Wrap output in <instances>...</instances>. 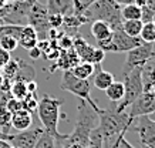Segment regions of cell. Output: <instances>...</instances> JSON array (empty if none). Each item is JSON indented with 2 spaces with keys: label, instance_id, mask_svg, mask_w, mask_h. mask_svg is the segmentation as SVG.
Masks as SVG:
<instances>
[{
  "label": "cell",
  "instance_id": "obj_1",
  "mask_svg": "<svg viewBox=\"0 0 155 148\" xmlns=\"http://www.w3.org/2000/svg\"><path fill=\"white\" fill-rule=\"evenodd\" d=\"M98 130L103 138V148H111L118 143L121 135H125L128 128L131 127L132 120L128 117V113H117L114 110H104L101 108L98 114Z\"/></svg>",
  "mask_w": 155,
  "mask_h": 148
},
{
  "label": "cell",
  "instance_id": "obj_2",
  "mask_svg": "<svg viewBox=\"0 0 155 148\" xmlns=\"http://www.w3.org/2000/svg\"><path fill=\"white\" fill-rule=\"evenodd\" d=\"M97 120H98L97 113L87 103L81 101L78 105V118L74 130L71 134H67L66 138L58 144V148H87L90 134L97 127L95 125Z\"/></svg>",
  "mask_w": 155,
  "mask_h": 148
},
{
  "label": "cell",
  "instance_id": "obj_3",
  "mask_svg": "<svg viewBox=\"0 0 155 148\" xmlns=\"http://www.w3.org/2000/svg\"><path fill=\"white\" fill-rule=\"evenodd\" d=\"M61 105H63V100L54 98L48 94L43 96L37 104V114L43 124V130L54 137L56 144H60L67 137V134H60L57 130V125L60 121Z\"/></svg>",
  "mask_w": 155,
  "mask_h": 148
},
{
  "label": "cell",
  "instance_id": "obj_4",
  "mask_svg": "<svg viewBox=\"0 0 155 148\" xmlns=\"http://www.w3.org/2000/svg\"><path fill=\"white\" fill-rule=\"evenodd\" d=\"M87 21L91 23L94 20H101L111 26V29H118L121 27V6L117 5L114 0H95L94 3L85 9L83 13Z\"/></svg>",
  "mask_w": 155,
  "mask_h": 148
},
{
  "label": "cell",
  "instance_id": "obj_5",
  "mask_svg": "<svg viewBox=\"0 0 155 148\" xmlns=\"http://www.w3.org/2000/svg\"><path fill=\"white\" fill-rule=\"evenodd\" d=\"M61 88L70 91L71 94H74L75 97H78L81 101L87 103L97 114L101 111V107H100V105L93 100V97H91V83H90L88 80H80V78H77V77L73 76L71 71H63Z\"/></svg>",
  "mask_w": 155,
  "mask_h": 148
},
{
  "label": "cell",
  "instance_id": "obj_6",
  "mask_svg": "<svg viewBox=\"0 0 155 148\" xmlns=\"http://www.w3.org/2000/svg\"><path fill=\"white\" fill-rule=\"evenodd\" d=\"M124 77V98L118 103L115 111L117 113H124L128 107L137 100V97L144 91V84H142V68H134L131 71L122 74Z\"/></svg>",
  "mask_w": 155,
  "mask_h": 148
},
{
  "label": "cell",
  "instance_id": "obj_7",
  "mask_svg": "<svg viewBox=\"0 0 155 148\" xmlns=\"http://www.w3.org/2000/svg\"><path fill=\"white\" fill-rule=\"evenodd\" d=\"M27 24L31 26L38 36V40H44L47 38V33L50 27H48V12L47 7L41 3L36 2L27 13Z\"/></svg>",
  "mask_w": 155,
  "mask_h": 148
},
{
  "label": "cell",
  "instance_id": "obj_8",
  "mask_svg": "<svg viewBox=\"0 0 155 148\" xmlns=\"http://www.w3.org/2000/svg\"><path fill=\"white\" fill-rule=\"evenodd\" d=\"M144 43L140 37H131L128 34L124 33V30L121 27L113 30V36H111V40L107 46H104L101 50L104 51H111V53H127L132 48L138 47Z\"/></svg>",
  "mask_w": 155,
  "mask_h": 148
},
{
  "label": "cell",
  "instance_id": "obj_9",
  "mask_svg": "<svg viewBox=\"0 0 155 148\" xmlns=\"http://www.w3.org/2000/svg\"><path fill=\"white\" fill-rule=\"evenodd\" d=\"M151 58V43H142L141 46L127 51V58L124 63L122 74L131 71L134 68H144Z\"/></svg>",
  "mask_w": 155,
  "mask_h": 148
},
{
  "label": "cell",
  "instance_id": "obj_10",
  "mask_svg": "<svg viewBox=\"0 0 155 148\" xmlns=\"http://www.w3.org/2000/svg\"><path fill=\"white\" fill-rule=\"evenodd\" d=\"M131 125H134L132 128L140 137L142 148H155V121L144 115L135 118Z\"/></svg>",
  "mask_w": 155,
  "mask_h": 148
},
{
  "label": "cell",
  "instance_id": "obj_11",
  "mask_svg": "<svg viewBox=\"0 0 155 148\" xmlns=\"http://www.w3.org/2000/svg\"><path fill=\"white\" fill-rule=\"evenodd\" d=\"M155 111V94L152 91H142L137 100L130 105L128 117L134 121L138 117L150 115L151 113Z\"/></svg>",
  "mask_w": 155,
  "mask_h": 148
},
{
  "label": "cell",
  "instance_id": "obj_12",
  "mask_svg": "<svg viewBox=\"0 0 155 148\" xmlns=\"http://www.w3.org/2000/svg\"><path fill=\"white\" fill-rule=\"evenodd\" d=\"M43 133H44L43 128L24 130L17 134H6L5 141L16 148H33Z\"/></svg>",
  "mask_w": 155,
  "mask_h": 148
},
{
  "label": "cell",
  "instance_id": "obj_13",
  "mask_svg": "<svg viewBox=\"0 0 155 148\" xmlns=\"http://www.w3.org/2000/svg\"><path fill=\"white\" fill-rule=\"evenodd\" d=\"M91 34L94 36L95 41H97V47L103 48L104 46L110 43L111 36H113V29L105 21L94 20V21H91Z\"/></svg>",
  "mask_w": 155,
  "mask_h": 148
},
{
  "label": "cell",
  "instance_id": "obj_14",
  "mask_svg": "<svg viewBox=\"0 0 155 148\" xmlns=\"http://www.w3.org/2000/svg\"><path fill=\"white\" fill-rule=\"evenodd\" d=\"M73 48H74L75 54L78 56L80 61L91 63L93 53H94L95 47H93L91 44H88V41H87L83 36H80L78 33L74 34V37H73Z\"/></svg>",
  "mask_w": 155,
  "mask_h": 148
},
{
  "label": "cell",
  "instance_id": "obj_15",
  "mask_svg": "<svg viewBox=\"0 0 155 148\" xmlns=\"http://www.w3.org/2000/svg\"><path fill=\"white\" fill-rule=\"evenodd\" d=\"M80 63V58L75 54L74 48H70V50H61L58 57H57V63L51 67V71H54V68L58 67L63 71H70L73 70L77 64Z\"/></svg>",
  "mask_w": 155,
  "mask_h": 148
},
{
  "label": "cell",
  "instance_id": "obj_16",
  "mask_svg": "<svg viewBox=\"0 0 155 148\" xmlns=\"http://www.w3.org/2000/svg\"><path fill=\"white\" fill-rule=\"evenodd\" d=\"M37 41H38V36L36 33V30L31 26L24 24L23 29H21V33H20V37H19V46H21L26 50H30V48L37 46Z\"/></svg>",
  "mask_w": 155,
  "mask_h": 148
},
{
  "label": "cell",
  "instance_id": "obj_17",
  "mask_svg": "<svg viewBox=\"0 0 155 148\" xmlns=\"http://www.w3.org/2000/svg\"><path fill=\"white\" fill-rule=\"evenodd\" d=\"M33 118H31V113L26 110H19L14 114H12V127L17 131H24L31 127Z\"/></svg>",
  "mask_w": 155,
  "mask_h": 148
},
{
  "label": "cell",
  "instance_id": "obj_18",
  "mask_svg": "<svg viewBox=\"0 0 155 148\" xmlns=\"http://www.w3.org/2000/svg\"><path fill=\"white\" fill-rule=\"evenodd\" d=\"M48 15L58 13L61 16H67L73 13V0H47Z\"/></svg>",
  "mask_w": 155,
  "mask_h": 148
},
{
  "label": "cell",
  "instance_id": "obj_19",
  "mask_svg": "<svg viewBox=\"0 0 155 148\" xmlns=\"http://www.w3.org/2000/svg\"><path fill=\"white\" fill-rule=\"evenodd\" d=\"M114 81H115V78H114L113 73L101 70V67H100V70L97 71L94 80H93V86H94L95 88H98V90L104 91V90H107Z\"/></svg>",
  "mask_w": 155,
  "mask_h": 148
},
{
  "label": "cell",
  "instance_id": "obj_20",
  "mask_svg": "<svg viewBox=\"0 0 155 148\" xmlns=\"http://www.w3.org/2000/svg\"><path fill=\"white\" fill-rule=\"evenodd\" d=\"M36 80V71H34L33 66H30L27 63H24L23 60L19 58V71L16 74L13 81H23V83H28Z\"/></svg>",
  "mask_w": 155,
  "mask_h": 148
},
{
  "label": "cell",
  "instance_id": "obj_21",
  "mask_svg": "<svg viewBox=\"0 0 155 148\" xmlns=\"http://www.w3.org/2000/svg\"><path fill=\"white\" fill-rule=\"evenodd\" d=\"M142 84L144 91H151L155 86V60H150L142 68Z\"/></svg>",
  "mask_w": 155,
  "mask_h": 148
},
{
  "label": "cell",
  "instance_id": "obj_22",
  "mask_svg": "<svg viewBox=\"0 0 155 148\" xmlns=\"http://www.w3.org/2000/svg\"><path fill=\"white\" fill-rule=\"evenodd\" d=\"M73 73V76L77 77V78H80V80H88L90 77L94 74L95 71V66L94 64H91V63H85V61H80L77 66L70 70Z\"/></svg>",
  "mask_w": 155,
  "mask_h": 148
},
{
  "label": "cell",
  "instance_id": "obj_23",
  "mask_svg": "<svg viewBox=\"0 0 155 148\" xmlns=\"http://www.w3.org/2000/svg\"><path fill=\"white\" fill-rule=\"evenodd\" d=\"M84 23H88L84 16H78V15H74V13L63 16V26H64L66 30H68V31H74V34L77 33V29Z\"/></svg>",
  "mask_w": 155,
  "mask_h": 148
},
{
  "label": "cell",
  "instance_id": "obj_24",
  "mask_svg": "<svg viewBox=\"0 0 155 148\" xmlns=\"http://www.w3.org/2000/svg\"><path fill=\"white\" fill-rule=\"evenodd\" d=\"M105 91V96L113 103H120L124 98V84L121 81H114Z\"/></svg>",
  "mask_w": 155,
  "mask_h": 148
},
{
  "label": "cell",
  "instance_id": "obj_25",
  "mask_svg": "<svg viewBox=\"0 0 155 148\" xmlns=\"http://www.w3.org/2000/svg\"><path fill=\"white\" fill-rule=\"evenodd\" d=\"M19 71V58H10L5 66L2 67V73H3V81L13 83L14 77Z\"/></svg>",
  "mask_w": 155,
  "mask_h": 148
},
{
  "label": "cell",
  "instance_id": "obj_26",
  "mask_svg": "<svg viewBox=\"0 0 155 148\" xmlns=\"http://www.w3.org/2000/svg\"><path fill=\"white\" fill-rule=\"evenodd\" d=\"M121 19L124 20H140L141 19V7L135 3L121 6Z\"/></svg>",
  "mask_w": 155,
  "mask_h": 148
},
{
  "label": "cell",
  "instance_id": "obj_27",
  "mask_svg": "<svg viewBox=\"0 0 155 148\" xmlns=\"http://www.w3.org/2000/svg\"><path fill=\"white\" fill-rule=\"evenodd\" d=\"M142 24L144 23L141 20H124L121 24V29L124 30V33L131 36V37H140Z\"/></svg>",
  "mask_w": 155,
  "mask_h": 148
},
{
  "label": "cell",
  "instance_id": "obj_28",
  "mask_svg": "<svg viewBox=\"0 0 155 148\" xmlns=\"http://www.w3.org/2000/svg\"><path fill=\"white\" fill-rule=\"evenodd\" d=\"M6 103L0 104V131L3 134H9L12 128V113L6 108Z\"/></svg>",
  "mask_w": 155,
  "mask_h": 148
},
{
  "label": "cell",
  "instance_id": "obj_29",
  "mask_svg": "<svg viewBox=\"0 0 155 148\" xmlns=\"http://www.w3.org/2000/svg\"><path fill=\"white\" fill-rule=\"evenodd\" d=\"M9 94L10 97H13L16 100H23L24 97L27 96V87H26V83L23 81H13L12 86H10V90H9Z\"/></svg>",
  "mask_w": 155,
  "mask_h": 148
},
{
  "label": "cell",
  "instance_id": "obj_30",
  "mask_svg": "<svg viewBox=\"0 0 155 148\" xmlns=\"http://www.w3.org/2000/svg\"><path fill=\"white\" fill-rule=\"evenodd\" d=\"M140 38L144 43H154L155 41V26L154 23H144L142 24Z\"/></svg>",
  "mask_w": 155,
  "mask_h": 148
},
{
  "label": "cell",
  "instance_id": "obj_31",
  "mask_svg": "<svg viewBox=\"0 0 155 148\" xmlns=\"http://www.w3.org/2000/svg\"><path fill=\"white\" fill-rule=\"evenodd\" d=\"M19 46V41H17V38L12 37V36H7V34H3V36H0V48H3L6 51H14L16 48Z\"/></svg>",
  "mask_w": 155,
  "mask_h": 148
},
{
  "label": "cell",
  "instance_id": "obj_32",
  "mask_svg": "<svg viewBox=\"0 0 155 148\" xmlns=\"http://www.w3.org/2000/svg\"><path fill=\"white\" fill-rule=\"evenodd\" d=\"M33 148H56V140H54L53 135H50L48 133L44 131Z\"/></svg>",
  "mask_w": 155,
  "mask_h": 148
},
{
  "label": "cell",
  "instance_id": "obj_33",
  "mask_svg": "<svg viewBox=\"0 0 155 148\" xmlns=\"http://www.w3.org/2000/svg\"><path fill=\"white\" fill-rule=\"evenodd\" d=\"M37 104H38V100H37L36 93H28L27 96L21 100L23 110L28 111V113H33L34 110H37Z\"/></svg>",
  "mask_w": 155,
  "mask_h": 148
},
{
  "label": "cell",
  "instance_id": "obj_34",
  "mask_svg": "<svg viewBox=\"0 0 155 148\" xmlns=\"http://www.w3.org/2000/svg\"><path fill=\"white\" fill-rule=\"evenodd\" d=\"M95 0H73V13L78 16H83L85 9L91 3H94Z\"/></svg>",
  "mask_w": 155,
  "mask_h": 148
},
{
  "label": "cell",
  "instance_id": "obj_35",
  "mask_svg": "<svg viewBox=\"0 0 155 148\" xmlns=\"http://www.w3.org/2000/svg\"><path fill=\"white\" fill-rule=\"evenodd\" d=\"M142 23H154L155 20V12L152 9H150L148 6H142L141 7V19Z\"/></svg>",
  "mask_w": 155,
  "mask_h": 148
},
{
  "label": "cell",
  "instance_id": "obj_36",
  "mask_svg": "<svg viewBox=\"0 0 155 148\" xmlns=\"http://www.w3.org/2000/svg\"><path fill=\"white\" fill-rule=\"evenodd\" d=\"M63 26V16L58 13H51L48 15V27L54 30H58Z\"/></svg>",
  "mask_w": 155,
  "mask_h": 148
},
{
  "label": "cell",
  "instance_id": "obj_37",
  "mask_svg": "<svg viewBox=\"0 0 155 148\" xmlns=\"http://www.w3.org/2000/svg\"><path fill=\"white\" fill-rule=\"evenodd\" d=\"M5 105H6V108H7V110H9L12 114H14L16 111H19V110H23L21 101H20V100H16V98H13V97H9Z\"/></svg>",
  "mask_w": 155,
  "mask_h": 148
},
{
  "label": "cell",
  "instance_id": "obj_38",
  "mask_svg": "<svg viewBox=\"0 0 155 148\" xmlns=\"http://www.w3.org/2000/svg\"><path fill=\"white\" fill-rule=\"evenodd\" d=\"M105 58V51L101 50L100 47H95L94 48V53H93V58H91V64H94V66H100L103 60Z\"/></svg>",
  "mask_w": 155,
  "mask_h": 148
},
{
  "label": "cell",
  "instance_id": "obj_39",
  "mask_svg": "<svg viewBox=\"0 0 155 148\" xmlns=\"http://www.w3.org/2000/svg\"><path fill=\"white\" fill-rule=\"evenodd\" d=\"M115 148H135V147H134V145H132V144L125 138V135H122V137H120V140H118L117 147Z\"/></svg>",
  "mask_w": 155,
  "mask_h": 148
},
{
  "label": "cell",
  "instance_id": "obj_40",
  "mask_svg": "<svg viewBox=\"0 0 155 148\" xmlns=\"http://www.w3.org/2000/svg\"><path fill=\"white\" fill-rule=\"evenodd\" d=\"M10 53L9 51H6V50H3V48H0V68L5 66L6 63L10 60Z\"/></svg>",
  "mask_w": 155,
  "mask_h": 148
},
{
  "label": "cell",
  "instance_id": "obj_41",
  "mask_svg": "<svg viewBox=\"0 0 155 148\" xmlns=\"http://www.w3.org/2000/svg\"><path fill=\"white\" fill-rule=\"evenodd\" d=\"M28 54H30V57L31 58L37 60V58L41 57V50L36 46V47H33V48H30V50H28Z\"/></svg>",
  "mask_w": 155,
  "mask_h": 148
},
{
  "label": "cell",
  "instance_id": "obj_42",
  "mask_svg": "<svg viewBox=\"0 0 155 148\" xmlns=\"http://www.w3.org/2000/svg\"><path fill=\"white\" fill-rule=\"evenodd\" d=\"M26 87H27V93H37V83H36V80L26 83Z\"/></svg>",
  "mask_w": 155,
  "mask_h": 148
},
{
  "label": "cell",
  "instance_id": "obj_43",
  "mask_svg": "<svg viewBox=\"0 0 155 148\" xmlns=\"http://www.w3.org/2000/svg\"><path fill=\"white\" fill-rule=\"evenodd\" d=\"M117 5L120 6H125V5H131V3H135V0H114Z\"/></svg>",
  "mask_w": 155,
  "mask_h": 148
},
{
  "label": "cell",
  "instance_id": "obj_44",
  "mask_svg": "<svg viewBox=\"0 0 155 148\" xmlns=\"http://www.w3.org/2000/svg\"><path fill=\"white\" fill-rule=\"evenodd\" d=\"M150 9H152L155 12V0H147V3H145Z\"/></svg>",
  "mask_w": 155,
  "mask_h": 148
},
{
  "label": "cell",
  "instance_id": "obj_45",
  "mask_svg": "<svg viewBox=\"0 0 155 148\" xmlns=\"http://www.w3.org/2000/svg\"><path fill=\"white\" fill-rule=\"evenodd\" d=\"M6 5H7V0H0V9H2V7H5Z\"/></svg>",
  "mask_w": 155,
  "mask_h": 148
},
{
  "label": "cell",
  "instance_id": "obj_46",
  "mask_svg": "<svg viewBox=\"0 0 155 148\" xmlns=\"http://www.w3.org/2000/svg\"><path fill=\"white\" fill-rule=\"evenodd\" d=\"M147 117H148L150 120H152V121H155V111H154V113H151L150 115H147Z\"/></svg>",
  "mask_w": 155,
  "mask_h": 148
},
{
  "label": "cell",
  "instance_id": "obj_47",
  "mask_svg": "<svg viewBox=\"0 0 155 148\" xmlns=\"http://www.w3.org/2000/svg\"><path fill=\"white\" fill-rule=\"evenodd\" d=\"M151 91H152V93H154V94H155V86L152 87V88H151Z\"/></svg>",
  "mask_w": 155,
  "mask_h": 148
},
{
  "label": "cell",
  "instance_id": "obj_48",
  "mask_svg": "<svg viewBox=\"0 0 155 148\" xmlns=\"http://www.w3.org/2000/svg\"><path fill=\"white\" fill-rule=\"evenodd\" d=\"M9 148H16V147H12V145H10V147H9Z\"/></svg>",
  "mask_w": 155,
  "mask_h": 148
},
{
  "label": "cell",
  "instance_id": "obj_49",
  "mask_svg": "<svg viewBox=\"0 0 155 148\" xmlns=\"http://www.w3.org/2000/svg\"><path fill=\"white\" fill-rule=\"evenodd\" d=\"M2 24H3V23H2V20H0V26H2Z\"/></svg>",
  "mask_w": 155,
  "mask_h": 148
},
{
  "label": "cell",
  "instance_id": "obj_50",
  "mask_svg": "<svg viewBox=\"0 0 155 148\" xmlns=\"http://www.w3.org/2000/svg\"><path fill=\"white\" fill-rule=\"evenodd\" d=\"M0 148H3V147H2V144H0Z\"/></svg>",
  "mask_w": 155,
  "mask_h": 148
},
{
  "label": "cell",
  "instance_id": "obj_51",
  "mask_svg": "<svg viewBox=\"0 0 155 148\" xmlns=\"http://www.w3.org/2000/svg\"><path fill=\"white\" fill-rule=\"evenodd\" d=\"M154 26H155V20H154Z\"/></svg>",
  "mask_w": 155,
  "mask_h": 148
}]
</instances>
